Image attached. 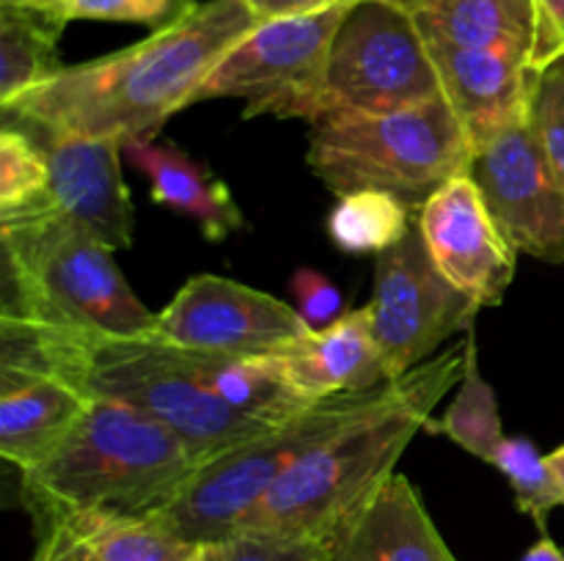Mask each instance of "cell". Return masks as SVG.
<instances>
[{"label": "cell", "mask_w": 564, "mask_h": 561, "mask_svg": "<svg viewBox=\"0 0 564 561\" xmlns=\"http://www.w3.org/2000/svg\"><path fill=\"white\" fill-rule=\"evenodd\" d=\"M257 25L246 0L193 3L132 47L64 66L11 102L6 121L33 127L42 138H154Z\"/></svg>", "instance_id": "cell-1"}, {"label": "cell", "mask_w": 564, "mask_h": 561, "mask_svg": "<svg viewBox=\"0 0 564 561\" xmlns=\"http://www.w3.org/2000/svg\"><path fill=\"white\" fill-rule=\"evenodd\" d=\"M47 196V160L31 132L6 121L0 130V215L17 212Z\"/></svg>", "instance_id": "cell-27"}, {"label": "cell", "mask_w": 564, "mask_h": 561, "mask_svg": "<svg viewBox=\"0 0 564 561\" xmlns=\"http://www.w3.org/2000/svg\"><path fill=\"white\" fill-rule=\"evenodd\" d=\"M336 3H350V0H246V6L257 16V22L317 14V11L330 9Z\"/></svg>", "instance_id": "cell-34"}, {"label": "cell", "mask_w": 564, "mask_h": 561, "mask_svg": "<svg viewBox=\"0 0 564 561\" xmlns=\"http://www.w3.org/2000/svg\"><path fill=\"white\" fill-rule=\"evenodd\" d=\"M427 429H438L446 438L455 440L457 446H463L468 454L479 457L490 465H494L499 446L507 440L494 388L479 374L477 344H474L471 330L466 336V369H463L460 391H457L455 402L449 405L446 416L441 418V424H430Z\"/></svg>", "instance_id": "cell-23"}, {"label": "cell", "mask_w": 564, "mask_h": 561, "mask_svg": "<svg viewBox=\"0 0 564 561\" xmlns=\"http://www.w3.org/2000/svg\"><path fill=\"white\" fill-rule=\"evenodd\" d=\"M413 220L441 275L479 308L499 306L516 275L518 251L501 234L471 176L446 182Z\"/></svg>", "instance_id": "cell-13"}, {"label": "cell", "mask_w": 564, "mask_h": 561, "mask_svg": "<svg viewBox=\"0 0 564 561\" xmlns=\"http://www.w3.org/2000/svg\"><path fill=\"white\" fill-rule=\"evenodd\" d=\"M479 311L435 267L416 220L394 248L378 253L375 292L364 314L391 380L422 366L455 333L471 330Z\"/></svg>", "instance_id": "cell-10"}, {"label": "cell", "mask_w": 564, "mask_h": 561, "mask_svg": "<svg viewBox=\"0 0 564 561\" xmlns=\"http://www.w3.org/2000/svg\"><path fill=\"white\" fill-rule=\"evenodd\" d=\"M441 97L433 53L397 0H356L330 44L317 91L303 108L312 124L330 116H378Z\"/></svg>", "instance_id": "cell-8"}, {"label": "cell", "mask_w": 564, "mask_h": 561, "mask_svg": "<svg viewBox=\"0 0 564 561\" xmlns=\"http://www.w3.org/2000/svg\"><path fill=\"white\" fill-rule=\"evenodd\" d=\"M352 3H336L317 14L259 22L218 61L196 88L191 105L240 97L248 102L246 116L303 119V108L323 80L330 44Z\"/></svg>", "instance_id": "cell-9"}, {"label": "cell", "mask_w": 564, "mask_h": 561, "mask_svg": "<svg viewBox=\"0 0 564 561\" xmlns=\"http://www.w3.org/2000/svg\"><path fill=\"white\" fill-rule=\"evenodd\" d=\"M121 152L147 176L154 201L196 220L207 240L220 242L242 229V212L224 182L213 179L174 143L130 138L121 143Z\"/></svg>", "instance_id": "cell-19"}, {"label": "cell", "mask_w": 564, "mask_h": 561, "mask_svg": "<svg viewBox=\"0 0 564 561\" xmlns=\"http://www.w3.org/2000/svg\"><path fill=\"white\" fill-rule=\"evenodd\" d=\"M61 31L39 11L0 0V108L6 110L64 69L55 53Z\"/></svg>", "instance_id": "cell-22"}, {"label": "cell", "mask_w": 564, "mask_h": 561, "mask_svg": "<svg viewBox=\"0 0 564 561\" xmlns=\"http://www.w3.org/2000/svg\"><path fill=\"white\" fill-rule=\"evenodd\" d=\"M532 127L551 170L564 187V61L540 72L532 97Z\"/></svg>", "instance_id": "cell-29"}, {"label": "cell", "mask_w": 564, "mask_h": 561, "mask_svg": "<svg viewBox=\"0 0 564 561\" xmlns=\"http://www.w3.org/2000/svg\"><path fill=\"white\" fill-rule=\"evenodd\" d=\"M413 212L389 193L339 196L328 215V234L347 253H383L411 231Z\"/></svg>", "instance_id": "cell-24"}, {"label": "cell", "mask_w": 564, "mask_h": 561, "mask_svg": "<svg viewBox=\"0 0 564 561\" xmlns=\"http://www.w3.org/2000/svg\"><path fill=\"white\" fill-rule=\"evenodd\" d=\"M534 42L529 66L545 72L564 61V0H532Z\"/></svg>", "instance_id": "cell-32"}, {"label": "cell", "mask_w": 564, "mask_h": 561, "mask_svg": "<svg viewBox=\"0 0 564 561\" xmlns=\"http://www.w3.org/2000/svg\"><path fill=\"white\" fill-rule=\"evenodd\" d=\"M202 454L149 413L88 399L86 416L39 465L20 471L39 528L97 517H152L182 493Z\"/></svg>", "instance_id": "cell-4"}, {"label": "cell", "mask_w": 564, "mask_h": 561, "mask_svg": "<svg viewBox=\"0 0 564 561\" xmlns=\"http://www.w3.org/2000/svg\"><path fill=\"white\" fill-rule=\"evenodd\" d=\"M328 542L334 561H457L402 473H391Z\"/></svg>", "instance_id": "cell-17"}, {"label": "cell", "mask_w": 564, "mask_h": 561, "mask_svg": "<svg viewBox=\"0 0 564 561\" xmlns=\"http://www.w3.org/2000/svg\"><path fill=\"white\" fill-rule=\"evenodd\" d=\"M47 160L44 201L91 231L110 251L132 245V201L121 179V141L116 138H42Z\"/></svg>", "instance_id": "cell-14"}, {"label": "cell", "mask_w": 564, "mask_h": 561, "mask_svg": "<svg viewBox=\"0 0 564 561\" xmlns=\"http://www.w3.org/2000/svg\"><path fill=\"white\" fill-rule=\"evenodd\" d=\"M72 526L80 528L97 561H191L196 550L152 517H97Z\"/></svg>", "instance_id": "cell-25"}, {"label": "cell", "mask_w": 564, "mask_h": 561, "mask_svg": "<svg viewBox=\"0 0 564 561\" xmlns=\"http://www.w3.org/2000/svg\"><path fill=\"white\" fill-rule=\"evenodd\" d=\"M3 311L113 336H158L149 311L91 231L47 201L0 215Z\"/></svg>", "instance_id": "cell-5"}, {"label": "cell", "mask_w": 564, "mask_h": 561, "mask_svg": "<svg viewBox=\"0 0 564 561\" xmlns=\"http://www.w3.org/2000/svg\"><path fill=\"white\" fill-rule=\"evenodd\" d=\"M545 460H549L551 473H554L556 484H560L562 495H564V446H560V449H556V451H551V454L545 457Z\"/></svg>", "instance_id": "cell-37"}, {"label": "cell", "mask_w": 564, "mask_h": 561, "mask_svg": "<svg viewBox=\"0 0 564 561\" xmlns=\"http://www.w3.org/2000/svg\"><path fill=\"white\" fill-rule=\"evenodd\" d=\"M301 399L319 402L347 391H372L391 383L364 308L345 311L334 324L275 355H264Z\"/></svg>", "instance_id": "cell-16"}, {"label": "cell", "mask_w": 564, "mask_h": 561, "mask_svg": "<svg viewBox=\"0 0 564 561\" xmlns=\"http://www.w3.org/2000/svg\"><path fill=\"white\" fill-rule=\"evenodd\" d=\"M350 3H352V0H350Z\"/></svg>", "instance_id": "cell-38"}, {"label": "cell", "mask_w": 564, "mask_h": 561, "mask_svg": "<svg viewBox=\"0 0 564 561\" xmlns=\"http://www.w3.org/2000/svg\"><path fill=\"white\" fill-rule=\"evenodd\" d=\"M466 344L430 358L394 380L367 413L303 454L259 501L237 534L325 539L328 542L397 473L402 451L430 427L435 405L463 380ZM235 534V537H237Z\"/></svg>", "instance_id": "cell-3"}, {"label": "cell", "mask_w": 564, "mask_h": 561, "mask_svg": "<svg viewBox=\"0 0 564 561\" xmlns=\"http://www.w3.org/2000/svg\"><path fill=\"white\" fill-rule=\"evenodd\" d=\"M0 363L64 380L86 399L149 413L207 462L275 424L235 413L204 385L191 352L160 336H113L33 314H0Z\"/></svg>", "instance_id": "cell-2"}, {"label": "cell", "mask_w": 564, "mask_h": 561, "mask_svg": "<svg viewBox=\"0 0 564 561\" xmlns=\"http://www.w3.org/2000/svg\"><path fill=\"white\" fill-rule=\"evenodd\" d=\"M86 410V396L64 380L0 363V457L20 471L53 454Z\"/></svg>", "instance_id": "cell-18"}, {"label": "cell", "mask_w": 564, "mask_h": 561, "mask_svg": "<svg viewBox=\"0 0 564 561\" xmlns=\"http://www.w3.org/2000/svg\"><path fill=\"white\" fill-rule=\"evenodd\" d=\"M191 352L193 369L209 391L235 413L268 424H281L297 416L314 402L301 399L284 380L279 377L264 355H215V352Z\"/></svg>", "instance_id": "cell-21"}, {"label": "cell", "mask_w": 564, "mask_h": 561, "mask_svg": "<svg viewBox=\"0 0 564 561\" xmlns=\"http://www.w3.org/2000/svg\"><path fill=\"white\" fill-rule=\"evenodd\" d=\"M292 295L297 300V311L312 330H323L341 317V295L323 273L301 267L292 275Z\"/></svg>", "instance_id": "cell-31"}, {"label": "cell", "mask_w": 564, "mask_h": 561, "mask_svg": "<svg viewBox=\"0 0 564 561\" xmlns=\"http://www.w3.org/2000/svg\"><path fill=\"white\" fill-rule=\"evenodd\" d=\"M391 383L314 402L297 416L270 427L268 432L224 454L209 457L198 465L182 493L165 509L152 515V520L196 548L229 542L242 528L246 517L257 509L259 501L303 454H308L347 421L378 405L389 394Z\"/></svg>", "instance_id": "cell-7"}, {"label": "cell", "mask_w": 564, "mask_h": 561, "mask_svg": "<svg viewBox=\"0 0 564 561\" xmlns=\"http://www.w3.org/2000/svg\"><path fill=\"white\" fill-rule=\"evenodd\" d=\"M441 94L468 132L471 146H482L496 132L532 119L538 72L529 61L501 50L460 47L430 42Z\"/></svg>", "instance_id": "cell-15"}, {"label": "cell", "mask_w": 564, "mask_h": 561, "mask_svg": "<svg viewBox=\"0 0 564 561\" xmlns=\"http://www.w3.org/2000/svg\"><path fill=\"white\" fill-rule=\"evenodd\" d=\"M33 561H97L88 539L72 522H53L39 528V544Z\"/></svg>", "instance_id": "cell-33"}, {"label": "cell", "mask_w": 564, "mask_h": 561, "mask_svg": "<svg viewBox=\"0 0 564 561\" xmlns=\"http://www.w3.org/2000/svg\"><path fill=\"white\" fill-rule=\"evenodd\" d=\"M494 465L512 484L518 509L532 517L540 528H545L549 512L564 506L562 487L551 473L549 460L527 438H507L496 451Z\"/></svg>", "instance_id": "cell-26"}, {"label": "cell", "mask_w": 564, "mask_h": 561, "mask_svg": "<svg viewBox=\"0 0 564 561\" xmlns=\"http://www.w3.org/2000/svg\"><path fill=\"white\" fill-rule=\"evenodd\" d=\"M28 9L39 11L55 25L66 28L72 20H105V22H138L158 28L180 20L193 0H17Z\"/></svg>", "instance_id": "cell-28"}, {"label": "cell", "mask_w": 564, "mask_h": 561, "mask_svg": "<svg viewBox=\"0 0 564 561\" xmlns=\"http://www.w3.org/2000/svg\"><path fill=\"white\" fill-rule=\"evenodd\" d=\"M474 146L446 97L378 116H330L314 124L306 163L328 190L397 196L416 218L455 176L466 174Z\"/></svg>", "instance_id": "cell-6"}, {"label": "cell", "mask_w": 564, "mask_h": 561, "mask_svg": "<svg viewBox=\"0 0 564 561\" xmlns=\"http://www.w3.org/2000/svg\"><path fill=\"white\" fill-rule=\"evenodd\" d=\"M226 561H334L325 539L273 537V534H237L220 544Z\"/></svg>", "instance_id": "cell-30"}, {"label": "cell", "mask_w": 564, "mask_h": 561, "mask_svg": "<svg viewBox=\"0 0 564 561\" xmlns=\"http://www.w3.org/2000/svg\"><path fill=\"white\" fill-rule=\"evenodd\" d=\"M523 561H564V550L551 537H543L527 550Z\"/></svg>", "instance_id": "cell-35"}, {"label": "cell", "mask_w": 564, "mask_h": 561, "mask_svg": "<svg viewBox=\"0 0 564 561\" xmlns=\"http://www.w3.org/2000/svg\"><path fill=\"white\" fill-rule=\"evenodd\" d=\"M466 174L516 251L564 264V187L545 160L532 119L474 148Z\"/></svg>", "instance_id": "cell-12"}, {"label": "cell", "mask_w": 564, "mask_h": 561, "mask_svg": "<svg viewBox=\"0 0 564 561\" xmlns=\"http://www.w3.org/2000/svg\"><path fill=\"white\" fill-rule=\"evenodd\" d=\"M312 333L297 308L240 280L193 275L158 314V336L182 350L275 355Z\"/></svg>", "instance_id": "cell-11"}, {"label": "cell", "mask_w": 564, "mask_h": 561, "mask_svg": "<svg viewBox=\"0 0 564 561\" xmlns=\"http://www.w3.org/2000/svg\"><path fill=\"white\" fill-rule=\"evenodd\" d=\"M424 38L460 47L501 50L529 61L534 42L532 0H397Z\"/></svg>", "instance_id": "cell-20"}, {"label": "cell", "mask_w": 564, "mask_h": 561, "mask_svg": "<svg viewBox=\"0 0 564 561\" xmlns=\"http://www.w3.org/2000/svg\"><path fill=\"white\" fill-rule=\"evenodd\" d=\"M191 561H226V556L220 544H198V548L193 550Z\"/></svg>", "instance_id": "cell-36"}]
</instances>
